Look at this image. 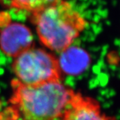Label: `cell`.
<instances>
[{
  "instance_id": "obj_1",
  "label": "cell",
  "mask_w": 120,
  "mask_h": 120,
  "mask_svg": "<svg viewBox=\"0 0 120 120\" xmlns=\"http://www.w3.org/2000/svg\"><path fill=\"white\" fill-rule=\"evenodd\" d=\"M13 94L0 120H60L75 94L61 81L25 86L13 80Z\"/></svg>"
},
{
  "instance_id": "obj_2",
  "label": "cell",
  "mask_w": 120,
  "mask_h": 120,
  "mask_svg": "<svg viewBox=\"0 0 120 120\" xmlns=\"http://www.w3.org/2000/svg\"><path fill=\"white\" fill-rule=\"evenodd\" d=\"M32 22L43 45L58 52L71 45L86 23L80 13L64 0L32 13Z\"/></svg>"
},
{
  "instance_id": "obj_3",
  "label": "cell",
  "mask_w": 120,
  "mask_h": 120,
  "mask_svg": "<svg viewBox=\"0 0 120 120\" xmlns=\"http://www.w3.org/2000/svg\"><path fill=\"white\" fill-rule=\"evenodd\" d=\"M12 69L16 80L25 86L60 81L58 60L46 51L32 47L15 57Z\"/></svg>"
},
{
  "instance_id": "obj_4",
  "label": "cell",
  "mask_w": 120,
  "mask_h": 120,
  "mask_svg": "<svg viewBox=\"0 0 120 120\" xmlns=\"http://www.w3.org/2000/svg\"><path fill=\"white\" fill-rule=\"evenodd\" d=\"M34 47V38L31 30L19 23H9L0 34V48L9 57H15Z\"/></svg>"
},
{
  "instance_id": "obj_5",
  "label": "cell",
  "mask_w": 120,
  "mask_h": 120,
  "mask_svg": "<svg viewBox=\"0 0 120 120\" xmlns=\"http://www.w3.org/2000/svg\"><path fill=\"white\" fill-rule=\"evenodd\" d=\"M60 120H116L102 113L94 99L75 93Z\"/></svg>"
},
{
  "instance_id": "obj_6",
  "label": "cell",
  "mask_w": 120,
  "mask_h": 120,
  "mask_svg": "<svg viewBox=\"0 0 120 120\" xmlns=\"http://www.w3.org/2000/svg\"><path fill=\"white\" fill-rule=\"evenodd\" d=\"M88 53L79 47L69 46L61 52L58 60L61 72L69 75H78L84 72L90 65Z\"/></svg>"
},
{
  "instance_id": "obj_7",
  "label": "cell",
  "mask_w": 120,
  "mask_h": 120,
  "mask_svg": "<svg viewBox=\"0 0 120 120\" xmlns=\"http://www.w3.org/2000/svg\"><path fill=\"white\" fill-rule=\"evenodd\" d=\"M60 0H0L1 4L11 8L35 13Z\"/></svg>"
}]
</instances>
